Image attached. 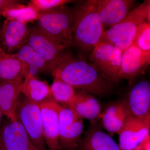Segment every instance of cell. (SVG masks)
Instances as JSON below:
<instances>
[{
	"instance_id": "obj_1",
	"label": "cell",
	"mask_w": 150,
	"mask_h": 150,
	"mask_svg": "<svg viewBox=\"0 0 150 150\" xmlns=\"http://www.w3.org/2000/svg\"><path fill=\"white\" fill-rule=\"evenodd\" d=\"M51 74L74 88L102 97L111 92L112 83L91 63L73 57L70 53L54 66Z\"/></svg>"
},
{
	"instance_id": "obj_2",
	"label": "cell",
	"mask_w": 150,
	"mask_h": 150,
	"mask_svg": "<svg viewBox=\"0 0 150 150\" xmlns=\"http://www.w3.org/2000/svg\"><path fill=\"white\" fill-rule=\"evenodd\" d=\"M72 11L74 43L87 52L93 50L105 31L97 9V0L79 1Z\"/></svg>"
},
{
	"instance_id": "obj_3",
	"label": "cell",
	"mask_w": 150,
	"mask_h": 150,
	"mask_svg": "<svg viewBox=\"0 0 150 150\" xmlns=\"http://www.w3.org/2000/svg\"><path fill=\"white\" fill-rule=\"evenodd\" d=\"M145 21L150 22L149 0L144 1L123 21L105 30L98 44L108 43L124 51L131 46L139 28Z\"/></svg>"
},
{
	"instance_id": "obj_4",
	"label": "cell",
	"mask_w": 150,
	"mask_h": 150,
	"mask_svg": "<svg viewBox=\"0 0 150 150\" xmlns=\"http://www.w3.org/2000/svg\"><path fill=\"white\" fill-rule=\"evenodd\" d=\"M37 26L46 35L69 48L74 44L72 11L67 5L39 12Z\"/></svg>"
},
{
	"instance_id": "obj_5",
	"label": "cell",
	"mask_w": 150,
	"mask_h": 150,
	"mask_svg": "<svg viewBox=\"0 0 150 150\" xmlns=\"http://www.w3.org/2000/svg\"><path fill=\"white\" fill-rule=\"evenodd\" d=\"M16 115L35 149L48 150L43 135L40 104L29 100L21 93L16 110Z\"/></svg>"
},
{
	"instance_id": "obj_6",
	"label": "cell",
	"mask_w": 150,
	"mask_h": 150,
	"mask_svg": "<svg viewBox=\"0 0 150 150\" xmlns=\"http://www.w3.org/2000/svg\"><path fill=\"white\" fill-rule=\"evenodd\" d=\"M83 119L67 105H61L59 112V144L61 150L79 149L83 134Z\"/></svg>"
},
{
	"instance_id": "obj_7",
	"label": "cell",
	"mask_w": 150,
	"mask_h": 150,
	"mask_svg": "<svg viewBox=\"0 0 150 150\" xmlns=\"http://www.w3.org/2000/svg\"><path fill=\"white\" fill-rule=\"evenodd\" d=\"M123 51L111 44L99 43L92 51L91 63L112 83L117 82L120 80Z\"/></svg>"
},
{
	"instance_id": "obj_8",
	"label": "cell",
	"mask_w": 150,
	"mask_h": 150,
	"mask_svg": "<svg viewBox=\"0 0 150 150\" xmlns=\"http://www.w3.org/2000/svg\"><path fill=\"white\" fill-rule=\"evenodd\" d=\"M26 42L46 60L51 66V70L70 53L67 51L68 48L53 40L37 25L30 28Z\"/></svg>"
},
{
	"instance_id": "obj_9",
	"label": "cell",
	"mask_w": 150,
	"mask_h": 150,
	"mask_svg": "<svg viewBox=\"0 0 150 150\" xmlns=\"http://www.w3.org/2000/svg\"><path fill=\"white\" fill-rule=\"evenodd\" d=\"M0 150H37L18 121L8 119L0 126Z\"/></svg>"
},
{
	"instance_id": "obj_10",
	"label": "cell",
	"mask_w": 150,
	"mask_h": 150,
	"mask_svg": "<svg viewBox=\"0 0 150 150\" xmlns=\"http://www.w3.org/2000/svg\"><path fill=\"white\" fill-rule=\"evenodd\" d=\"M43 135L48 150H61L59 144V112L61 105L49 99L40 104Z\"/></svg>"
},
{
	"instance_id": "obj_11",
	"label": "cell",
	"mask_w": 150,
	"mask_h": 150,
	"mask_svg": "<svg viewBox=\"0 0 150 150\" xmlns=\"http://www.w3.org/2000/svg\"><path fill=\"white\" fill-rule=\"evenodd\" d=\"M150 117L139 118L130 115L119 132L121 150H133L150 134Z\"/></svg>"
},
{
	"instance_id": "obj_12",
	"label": "cell",
	"mask_w": 150,
	"mask_h": 150,
	"mask_svg": "<svg viewBox=\"0 0 150 150\" xmlns=\"http://www.w3.org/2000/svg\"><path fill=\"white\" fill-rule=\"evenodd\" d=\"M150 63V57L132 44L123 51L120 79H126L132 84L136 78L144 72Z\"/></svg>"
},
{
	"instance_id": "obj_13",
	"label": "cell",
	"mask_w": 150,
	"mask_h": 150,
	"mask_svg": "<svg viewBox=\"0 0 150 150\" xmlns=\"http://www.w3.org/2000/svg\"><path fill=\"white\" fill-rule=\"evenodd\" d=\"M135 1L97 0V9L104 26L111 28L128 16Z\"/></svg>"
},
{
	"instance_id": "obj_14",
	"label": "cell",
	"mask_w": 150,
	"mask_h": 150,
	"mask_svg": "<svg viewBox=\"0 0 150 150\" xmlns=\"http://www.w3.org/2000/svg\"><path fill=\"white\" fill-rule=\"evenodd\" d=\"M30 28L27 24L6 19L1 29V48L6 53L16 52L25 42Z\"/></svg>"
},
{
	"instance_id": "obj_15",
	"label": "cell",
	"mask_w": 150,
	"mask_h": 150,
	"mask_svg": "<svg viewBox=\"0 0 150 150\" xmlns=\"http://www.w3.org/2000/svg\"><path fill=\"white\" fill-rule=\"evenodd\" d=\"M129 114L139 118L150 117V83L142 81L132 88L126 98Z\"/></svg>"
},
{
	"instance_id": "obj_16",
	"label": "cell",
	"mask_w": 150,
	"mask_h": 150,
	"mask_svg": "<svg viewBox=\"0 0 150 150\" xmlns=\"http://www.w3.org/2000/svg\"><path fill=\"white\" fill-rule=\"evenodd\" d=\"M130 115L126 99H121L108 103L99 119L101 126L108 133L118 134Z\"/></svg>"
},
{
	"instance_id": "obj_17",
	"label": "cell",
	"mask_w": 150,
	"mask_h": 150,
	"mask_svg": "<svg viewBox=\"0 0 150 150\" xmlns=\"http://www.w3.org/2000/svg\"><path fill=\"white\" fill-rule=\"evenodd\" d=\"M80 150H121L111 136L96 121L92 122L85 132L80 144Z\"/></svg>"
},
{
	"instance_id": "obj_18",
	"label": "cell",
	"mask_w": 150,
	"mask_h": 150,
	"mask_svg": "<svg viewBox=\"0 0 150 150\" xmlns=\"http://www.w3.org/2000/svg\"><path fill=\"white\" fill-rule=\"evenodd\" d=\"M23 81H0V110L11 121H17L16 110L21 94Z\"/></svg>"
},
{
	"instance_id": "obj_19",
	"label": "cell",
	"mask_w": 150,
	"mask_h": 150,
	"mask_svg": "<svg viewBox=\"0 0 150 150\" xmlns=\"http://www.w3.org/2000/svg\"><path fill=\"white\" fill-rule=\"evenodd\" d=\"M69 106L82 118L92 122L99 119L103 111L95 96L83 90H76L74 99Z\"/></svg>"
},
{
	"instance_id": "obj_20",
	"label": "cell",
	"mask_w": 150,
	"mask_h": 150,
	"mask_svg": "<svg viewBox=\"0 0 150 150\" xmlns=\"http://www.w3.org/2000/svg\"><path fill=\"white\" fill-rule=\"evenodd\" d=\"M21 93L33 102L40 104L51 98V87L46 81L35 77L24 78Z\"/></svg>"
},
{
	"instance_id": "obj_21",
	"label": "cell",
	"mask_w": 150,
	"mask_h": 150,
	"mask_svg": "<svg viewBox=\"0 0 150 150\" xmlns=\"http://www.w3.org/2000/svg\"><path fill=\"white\" fill-rule=\"evenodd\" d=\"M23 65L13 54L6 53L0 49V81H23Z\"/></svg>"
},
{
	"instance_id": "obj_22",
	"label": "cell",
	"mask_w": 150,
	"mask_h": 150,
	"mask_svg": "<svg viewBox=\"0 0 150 150\" xmlns=\"http://www.w3.org/2000/svg\"><path fill=\"white\" fill-rule=\"evenodd\" d=\"M39 12L33 6L17 3L10 6L2 13V16L8 19L13 20L27 24L37 21Z\"/></svg>"
},
{
	"instance_id": "obj_23",
	"label": "cell",
	"mask_w": 150,
	"mask_h": 150,
	"mask_svg": "<svg viewBox=\"0 0 150 150\" xmlns=\"http://www.w3.org/2000/svg\"><path fill=\"white\" fill-rule=\"evenodd\" d=\"M76 90L58 78H54L51 87V98L61 105L69 106L74 99Z\"/></svg>"
},
{
	"instance_id": "obj_24",
	"label": "cell",
	"mask_w": 150,
	"mask_h": 150,
	"mask_svg": "<svg viewBox=\"0 0 150 150\" xmlns=\"http://www.w3.org/2000/svg\"><path fill=\"white\" fill-rule=\"evenodd\" d=\"M24 78L35 77L40 73H51V66L42 56L34 51L23 65Z\"/></svg>"
},
{
	"instance_id": "obj_25",
	"label": "cell",
	"mask_w": 150,
	"mask_h": 150,
	"mask_svg": "<svg viewBox=\"0 0 150 150\" xmlns=\"http://www.w3.org/2000/svg\"><path fill=\"white\" fill-rule=\"evenodd\" d=\"M132 44L150 57V22L145 21L140 25Z\"/></svg>"
},
{
	"instance_id": "obj_26",
	"label": "cell",
	"mask_w": 150,
	"mask_h": 150,
	"mask_svg": "<svg viewBox=\"0 0 150 150\" xmlns=\"http://www.w3.org/2000/svg\"><path fill=\"white\" fill-rule=\"evenodd\" d=\"M71 0H31L28 4L39 12L50 10L58 7L75 2Z\"/></svg>"
},
{
	"instance_id": "obj_27",
	"label": "cell",
	"mask_w": 150,
	"mask_h": 150,
	"mask_svg": "<svg viewBox=\"0 0 150 150\" xmlns=\"http://www.w3.org/2000/svg\"><path fill=\"white\" fill-rule=\"evenodd\" d=\"M34 52L32 47L25 42L16 52L13 54L23 65L26 60Z\"/></svg>"
},
{
	"instance_id": "obj_28",
	"label": "cell",
	"mask_w": 150,
	"mask_h": 150,
	"mask_svg": "<svg viewBox=\"0 0 150 150\" xmlns=\"http://www.w3.org/2000/svg\"><path fill=\"white\" fill-rule=\"evenodd\" d=\"M22 2L18 0H0V18L2 16V13L10 6Z\"/></svg>"
},
{
	"instance_id": "obj_29",
	"label": "cell",
	"mask_w": 150,
	"mask_h": 150,
	"mask_svg": "<svg viewBox=\"0 0 150 150\" xmlns=\"http://www.w3.org/2000/svg\"><path fill=\"white\" fill-rule=\"evenodd\" d=\"M137 147L143 150H150V135H148Z\"/></svg>"
},
{
	"instance_id": "obj_30",
	"label": "cell",
	"mask_w": 150,
	"mask_h": 150,
	"mask_svg": "<svg viewBox=\"0 0 150 150\" xmlns=\"http://www.w3.org/2000/svg\"><path fill=\"white\" fill-rule=\"evenodd\" d=\"M3 115L2 112H1V110H0V126H1V123L2 118Z\"/></svg>"
},
{
	"instance_id": "obj_31",
	"label": "cell",
	"mask_w": 150,
	"mask_h": 150,
	"mask_svg": "<svg viewBox=\"0 0 150 150\" xmlns=\"http://www.w3.org/2000/svg\"><path fill=\"white\" fill-rule=\"evenodd\" d=\"M1 28H0V49H2L1 44Z\"/></svg>"
},
{
	"instance_id": "obj_32",
	"label": "cell",
	"mask_w": 150,
	"mask_h": 150,
	"mask_svg": "<svg viewBox=\"0 0 150 150\" xmlns=\"http://www.w3.org/2000/svg\"><path fill=\"white\" fill-rule=\"evenodd\" d=\"M133 150H143L142 149H140V148L137 147L136 148V149H134Z\"/></svg>"
}]
</instances>
